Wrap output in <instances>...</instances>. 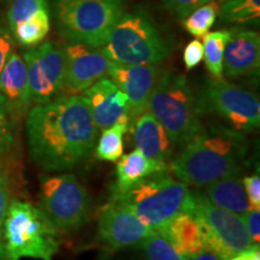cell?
Instances as JSON below:
<instances>
[{"mask_svg": "<svg viewBox=\"0 0 260 260\" xmlns=\"http://www.w3.org/2000/svg\"><path fill=\"white\" fill-rule=\"evenodd\" d=\"M30 158L46 171L69 170L95 147L98 128L86 98L65 94L30 107L25 117Z\"/></svg>", "mask_w": 260, "mask_h": 260, "instance_id": "obj_1", "label": "cell"}, {"mask_svg": "<svg viewBox=\"0 0 260 260\" xmlns=\"http://www.w3.org/2000/svg\"><path fill=\"white\" fill-rule=\"evenodd\" d=\"M247 154L243 133L230 126L213 125L203 129L187 142L171 162L178 180L195 187H205L236 170Z\"/></svg>", "mask_w": 260, "mask_h": 260, "instance_id": "obj_2", "label": "cell"}, {"mask_svg": "<svg viewBox=\"0 0 260 260\" xmlns=\"http://www.w3.org/2000/svg\"><path fill=\"white\" fill-rule=\"evenodd\" d=\"M5 260H53L59 251V229L40 207L10 201L2 229Z\"/></svg>", "mask_w": 260, "mask_h": 260, "instance_id": "obj_3", "label": "cell"}, {"mask_svg": "<svg viewBox=\"0 0 260 260\" xmlns=\"http://www.w3.org/2000/svg\"><path fill=\"white\" fill-rule=\"evenodd\" d=\"M99 50L115 63L157 64L170 54V45L152 16L136 8L122 15Z\"/></svg>", "mask_w": 260, "mask_h": 260, "instance_id": "obj_4", "label": "cell"}, {"mask_svg": "<svg viewBox=\"0 0 260 260\" xmlns=\"http://www.w3.org/2000/svg\"><path fill=\"white\" fill-rule=\"evenodd\" d=\"M147 110L167 130L175 146L183 147L204 129L189 81L175 70L165 71L159 77Z\"/></svg>", "mask_w": 260, "mask_h": 260, "instance_id": "obj_5", "label": "cell"}, {"mask_svg": "<svg viewBox=\"0 0 260 260\" xmlns=\"http://www.w3.org/2000/svg\"><path fill=\"white\" fill-rule=\"evenodd\" d=\"M112 201L135 213L142 223L157 230L164 228L178 213L186 212L190 203L187 184L167 171L152 174Z\"/></svg>", "mask_w": 260, "mask_h": 260, "instance_id": "obj_6", "label": "cell"}, {"mask_svg": "<svg viewBox=\"0 0 260 260\" xmlns=\"http://www.w3.org/2000/svg\"><path fill=\"white\" fill-rule=\"evenodd\" d=\"M128 0H53L57 30L69 42L100 48L118 19Z\"/></svg>", "mask_w": 260, "mask_h": 260, "instance_id": "obj_7", "label": "cell"}, {"mask_svg": "<svg viewBox=\"0 0 260 260\" xmlns=\"http://www.w3.org/2000/svg\"><path fill=\"white\" fill-rule=\"evenodd\" d=\"M199 115L216 113L230 128L240 133H249L260 124V103L249 90L228 82L223 77L205 80L197 95Z\"/></svg>", "mask_w": 260, "mask_h": 260, "instance_id": "obj_8", "label": "cell"}, {"mask_svg": "<svg viewBox=\"0 0 260 260\" xmlns=\"http://www.w3.org/2000/svg\"><path fill=\"white\" fill-rule=\"evenodd\" d=\"M90 204L88 191L73 174L41 178L39 207L59 230L80 229L88 218Z\"/></svg>", "mask_w": 260, "mask_h": 260, "instance_id": "obj_9", "label": "cell"}, {"mask_svg": "<svg viewBox=\"0 0 260 260\" xmlns=\"http://www.w3.org/2000/svg\"><path fill=\"white\" fill-rule=\"evenodd\" d=\"M187 211L193 212L203 223L206 233V248L218 253L224 260L255 246L241 214L214 206L201 193L190 191Z\"/></svg>", "mask_w": 260, "mask_h": 260, "instance_id": "obj_10", "label": "cell"}, {"mask_svg": "<svg viewBox=\"0 0 260 260\" xmlns=\"http://www.w3.org/2000/svg\"><path fill=\"white\" fill-rule=\"evenodd\" d=\"M22 58L27 67L31 102L40 105L60 96L65 74L64 48L45 41L23 52Z\"/></svg>", "mask_w": 260, "mask_h": 260, "instance_id": "obj_11", "label": "cell"}, {"mask_svg": "<svg viewBox=\"0 0 260 260\" xmlns=\"http://www.w3.org/2000/svg\"><path fill=\"white\" fill-rule=\"evenodd\" d=\"M107 77L124 93L129 105V126L147 110L148 100L159 79L155 64L110 63Z\"/></svg>", "mask_w": 260, "mask_h": 260, "instance_id": "obj_12", "label": "cell"}, {"mask_svg": "<svg viewBox=\"0 0 260 260\" xmlns=\"http://www.w3.org/2000/svg\"><path fill=\"white\" fill-rule=\"evenodd\" d=\"M65 74L63 90L79 94L89 88L104 76H107L111 60L99 48L70 42L64 47Z\"/></svg>", "mask_w": 260, "mask_h": 260, "instance_id": "obj_13", "label": "cell"}, {"mask_svg": "<svg viewBox=\"0 0 260 260\" xmlns=\"http://www.w3.org/2000/svg\"><path fill=\"white\" fill-rule=\"evenodd\" d=\"M153 229L135 213L111 200L99 217L100 240L113 251L141 245Z\"/></svg>", "mask_w": 260, "mask_h": 260, "instance_id": "obj_14", "label": "cell"}, {"mask_svg": "<svg viewBox=\"0 0 260 260\" xmlns=\"http://www.w3.org/2000/svg\"><path fill=\"white\" fill-rule=\"evenodd\" d=\"M83 93L98 129H107L119 122L129 123L128 100L110 77H102Z\"/></svg>", "mask_w": 260, "mask_h": 260, "instance_id": "obj_15", "label": "cell"}, {"mask_svg": "<svg viewBox=\"0 0 260 260\" xmlns=\"http://www.w3.org/2000/svg\"><path fill=\"white\" fill-rule=\"evenodd\" d=\"M260 67V37L254 30L230 31L223 56V74L230 79L258 76Z\"/></svg>", "mask_w": 260, "mask_h": 260, "instance_id": "obj_16", "label": "cell"}, {"mask_svg": "<svg viewBox=\"0 0 260 260\" xmlns=\"http://www.w3.org/2000/svg\"><path fill=\"white\" fill-rule=\"evenodd\" d=\"M0 94L4 98L12 119L25 116L30 110L31 95L27 67L23 58L12 51L0 71Z\"/></svg>", "mask_w": 260, "mask_h": 260, "instance_id": "obj_17", "label": "cell"}, {"mask_svg": "<svg viewBox=\"0 0 260 260\" xmlns=\"http://www.w3.org/2000/svg\"><path fill=\"white\" fill-rule=\"evenodd\" d=\"M136 149L147 158L167 162L174 152V142L148 110L139 115L129 126Z\"/></svg>", "mask_w": 260, "mask_h": 260, "instance_id": "obj_18", "label": "cell"}, {"mask_svg": "<svg viewBox=\"0 0 260 260\" xmlns=\"http://www.w3.org/2000/svg\"><path fill=\"white\" fill-rule=\"evenodd\" d=\"M157 230L168 237L181 255H190L206 248L203 223L190 211L178 213L164 228Z\"/></svg>", "mask_w": 260, "mask_h": 260, "instance_id": "obj_19", "label": "cell"}, {"mask_svg": "<svg viewBox=\"0 0 260 260\" xmlns=\"http://www.w3.org/2000/svg\"><path fill=\"white\" fill-rule=\"evenodd\" d=\"M242 171L236 170L205 186L201 193L214 206L242 214L249 210L248 198L243 186Z\"/></svg>", "mask_w": 260, "mask_h": 260, "instance_id": "obj_20", "label": "cell"}, {"mask_svg": "<svg viewBox=\"0 0 260 260\" xmlns=\"http://www.w3.org/2000/svg\"><path fill=\"white\" fill-rule=\"evenodd\" d=\"M168 167L167 162L147 158L139 149L123 155L121 161L117 164V180L113 194L124 193L152 174L168 171Z\"/></svg>", "mask_w": 260, "mask_h": 260, "instance_id": "obj_21", "label": "cell"}, {"mask_svg": "<svg viewBox=\"0 0 260 260\" xmlns=\"http://www.w3.org/2000/svg\"><path fill=\"white\" fill-rule=\"evenodd\" d=\"M217 18L229 24H259L260 0H224Z\"/></svg>", "mask_w": 260, "mask_h": 260, "instance_id": "obj_22", "label": "cell"}, {"mask_svg": "<svg viewBox=\"0 0 260 260\" xmlns=\"http://www.w3.org/2000/svg\"><path fill=\"white\" fill-rule=\"evenodd\" d=\"M51 29L50 11H41L28 21L22 22L11 30L12 37L22 46L32 47L44 41Z\"/></svg>", "mask_w": 260, "mask_h": 260, "instance_id": "obj_23", "label": "cell"}, {"mask_svg": "<svg viewBox=\"0 0 260 260\" xmlns=\"http://www.w3.org/2000/svg\"><path fill=\"white\" fill-rule=\"evenodd\" d=\"M230 37V30H216L207 32L204 37L203 48L204 59L207 70L212 77L223 76V56L226 41Z\"/></svg>", "mask_w": 260, "mask_h": 260, "instance_id": "obj_24", "label": "cell"}, {"mask_svg": "<svg viewBox=\"0 0 260 260\" xmlns=\"http://www.w3.org/2000/svg\"><path fill=\"white\" fill-rule=\"evenodd\" d=\"M129 129L128 122H119L117 124L104 129L98 146L95 154L100 160L117 161L123 154V139Z\"/></svg>", "mask_w": 260, "mask_h": 260, "instance_id": "obj_25", "label": "cell"}, {"mask_svg": "<svg viewBox=\"0 0 260 260\" xmlns=\"http://www.w3.org/2000/svg\"><path fill=\"white\" fill-rule=\"evenodd\" d=\"M219 5L218 0H211L194 10L183 19L184 29L195 38H204L216 23Z\"/></svg>", "mask_w": 260, "mask_h": 260, "instance_id": "obj_26", "label": "cell"}, {"mask_svg": "<svg viewBox=\"0 0 260 260\" xmlns=\"http://www.w3.org/2000/svg\"><path fill=\"white\" fill-rule=\"evenodd\" d=\"M140 246L144 249L146 260H178L181 258L174 245L159 230H153Z\"/></svg>", "mask_w": 260, "mask_h": 260, "instance_id": "obj_27", "label": "cell"}, {"mask_svg": "<svg viewBox=\"0 0 260 260\" xmlns=\"http://www.w3.org/2000/svg\"><path fill=\"white\" fill-rule=\"evenodd\" d=\"M41 11H50L48 0H12L8 11V28L11 31L16 25Z\"/></svg>", "mask_w": 260, "mask_h": 260, "instance_id": "obj_28", "label": "cell"}, {"mask_svg": "<svg viewBox=\"0 0 260 260\" xmlns=\"http://www.w3.org/2000/svg\"><path fill=\"white\" fill-rule=\"evenodd\" d=\"M4 98L0 94V158L8 154L14 146V124Z\"/></svg>", "mask_w": 260, "mask_h": 260, "instance_id": "obj_29", "label": "cell"}, {"mask_svg": "<svg viewBox=\"0 0 260 260\" xmlns=\"http://www.w3.org/2000/svg\"><path fill=\"white\" fill-rule=\"evenodd\" d=\"M211 0H161L162 5L178 19H184L190 12Z\"/></svg>", "mask_w": 260, "mask_h": 260, "instance_id": "obj_30", "label": "cell"}, {"mask_svg": "<svg viewBox=\"0 0 260 260\" xmlns=\"http://www.w3.org/2000/svg\"><path fill=\"white\" fill-rule=\"evenodd\" d=\"M10 204V190H9V182L5 174L0 169V260H5L4 247H3L2 239V229L3 222H4L6 210H8Z\"/></svg>", "mask_w": 260, "mask_h": 260, "instance_id": "obj_31", "label": "cell"}, {"mask_svg": "<svg viewBox=\"0 0 260 260\" xmlns=\"http://www.w3.org/2000/svg\"><path fill=\"white\" fill-rule=\"evenodd\" d=\"M204 59V48L203 44L199 40L190 41L184 48L183 52V61L186 65L187 70L194 69L195 67L200 64V61Z\"/></svg>", "mask_w": 260, "mask_h": 260, "instance_id": "obj_32", "label": "cell"}, {"mask_svg": "<svg viewBox=\"0 0 260 260\" xmlns=\"http://www.w3.org/2000/svg\"><path fill=\"white\" fill-rule=\"evenodd\" d=\"M243 186L248 198L249 210L260 209V177L258 175L243 177Z\"/></svg>", "mask_w": 260, "mask_h": 260, "instance_id": "obj_33", "label": "cell"}, {"mask_svg": "<svg viewBox=\"0 0 260 260\" xmlns=\"http://www.w3.org/2000/svg\"><path fill=\"white\" fill-rule=\"evenodd\" d=\"M243 222L246 229L251 236L253 243L259 246L260 241V211L256 209H251L242 214Z\"/></svg>", "mask_w": 260, "mask_h": 260, "instance_id": "obj_34", "label": "cell"}, {"mask_svg": "<svg viewBox=\"0 0 260 260\" xmlns=\"http://www.w3.org/2000/svg\"><path fill=\"white\" fill-rule=\"evenodd\" d=\"M14 40L10 29L0 24V71L8 60L10 53L14 51Z\"/></svg>", "mask_w": 260, "mask_h": 260, "instance_id": "obj_35", "label": "cell"}, {"mask_svg": "<svg viewBox=\"0 0 260 260\" xmlns=\"http://www.w3.org/2000/svg\"><path fill=\"white\" fill-rule=\"evenodd\" d=\"M189 260H224L218 253H216L210 248H204L194 254L187 255Z\"/></svg>", "mask_w": 260, "mask_h": 260, "instance_id": "obj_36", "label": "cell"}, {"mask_svg": "<svg viewBox=\"0 0 260 260\" xmlns=\"http://www.w3.org/2000/svg\"><path fill=\"white\" fill-rule=\"evenodd\" d=\"M229 260H260V253H259V246H253L247 251L240 253Z\"/></svg>", "mask_w": 260, "mask_h": 260, "instance_id": "obj_37", "label": "cell"}, {"mask_svg": "<svg viewBox=\"0 0 260 260\" xmlns=\"http://www.w3.org/2000/svg\"><path fill=\"white\" fill-rule=\"evenodd\" d=\"M178 260H189V258H188L187 255H181V258Z\"/></svg>", "mask_w": 260, "mask_h": 260, "instance_id": "obj_38", "label": "cell"}, {"mask_svg": "<svg viewBox=\"0 0 260 260\" xmlns=\"http://www.w3.org/2000/svg\"><path fill=\"white\" fill-rule=\"evenodd\" d=\"M10 0H0V3H8Z\"/></svg>", "mask_w": 260, "mask_h": 260, "instance_id": "obj_39", "label": "cell"}, {"mask_svg": "<svg viewBox=\"0 0 260 260\" xmlns=\"http://www.w3.org/2000/svg\"><path fill=\"white\" fill-rule=\"evenodd\" d=\"M218 2H224V0H218Z\"/></svg>", "mask_w": 260, "mask_h": 260, "instance_id": "obj_40", "label": "cell"}]
</instances>
